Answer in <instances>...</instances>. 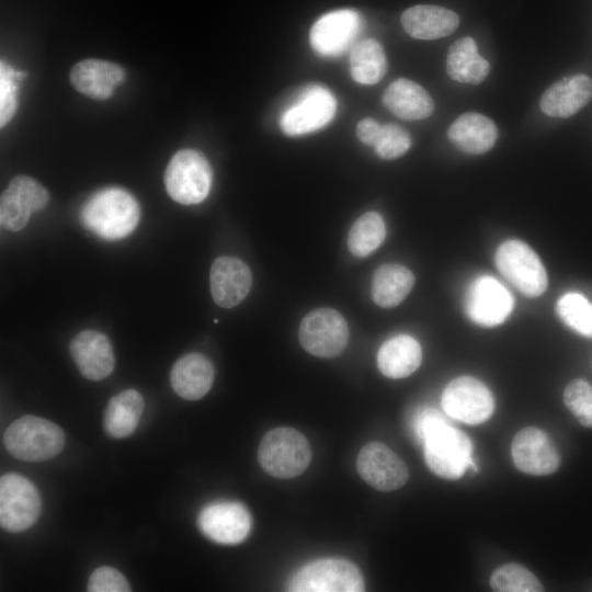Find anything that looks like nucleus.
Returning <instances> with one entry per match:
<instances>
[{
  "label": "nucleus",
  "mask_w": 592,
  "mask_h": 592,
  "mask_svg": "<svg viewBox=\"0 0 592 592\" xmlns=\"http://www.w3.org/2000/svg\"><path fill=\"white\" fill-rule=\"evenodd\" d=\"M139 217L138 202L121 187H105L93 193L81 209L82 225L105 240H118L130 235Z\"/></svg>",
  "instance_id": "1"
},
{
  "label": "nucleus",
  "mask_w": 592,
  "mask_h": 592,
  "mask_svg": "<svg viewBox=\"0 0 592 592\" xmlns=\"http://www.w3.org/2000/svg\"><path fill=\"white\" fill-rule=\"evenodd\" d=\"M3 444L18 459L42 462L58 455L65 445V433L54 422L23 415L13 421L4 431Z\"/></svg>",
  "instance_id": "2"
},
{
  "label": "nucleus",
  "mask_w": 592,
  "mask_h": 592,
  "mask_svg": "<svg viewBox=\"0 0 592 592\" xmlns=\"http://www.w3.org/2000/svg\"><path fill=\"white\" fill-rule=\"evenodd\" d=\"M429 469L448 480L459 479L468 468L477 470L473 460V443L462 431L446 421L436 425L422 441Z\"/></svg>",
  "instance_id": "3"
},
{
  "label": "nucleus",
  "mask_w": 592,
  "mask_h": 592,
  "mask_svg": "<svg viewBox=\"0 0 592 592\" xmlns=\"http://www.w3.org/2000/svg\"><path fill=\"white\" fill-rule=\"evenodd\" d=\"M258 459L269 475L281 478H294L308 467L311 449L307 439L293 428H276L262 439Z\"/></svg>",
  "instance_id": "4"
},
{
  "label": "nucleus",
  "mask_w": 592,
  "mask_h": 592,
  "mask_svg": "<svg viewBox=\"0 0 592 592\" xmlns=\"http://www.w3.org/2000/svg\"><path fill=\"white\" fill-rule=\"evenodd\" d=\"M213 171L204 155L182 149L173 155L164 171V185L175 202L193 205L203 202L210 190Z\"/></svg>",
  "instance_id": "5"
},
{
  "label": "nucleus",
  "mask_w": 592,
  "mask_h": 592,
  "mask_svg": "<svg viewBox=\"0 0 592 592\" xmlns=\"http://www.w3.org/2000/svg\"><path fill=\"white\" fill-rule=\"evenodd\" d=\"M496 265L501 275L525 296L537 297L547 288L548 277L540 259L521 240L501 243L496 253Z\"/></svg>",
  "instance_id": "6"
},
{
  "label": "nucleus",
  "mask_w": 592,
  "mask_h": 592,
  "mask_svg": "<svg viewBox=\"0 0 592 592\" xmlns=\"http://www.w3.org/2000/svg\"><path fill=\"white\" fill-rule=\"evenodd\" d=\"M294 592H360L364 581L358 568L344 559H322L299 569L288 583Z\"/></svg>",
  "instance_id": "7"
},
{
  "label": "nucleus",
  "mask_w": 592,
  "mask_h": 592,
  "mask_svg": "<svg viewBox=\"0 0 592 592\" xmlns=\"http://www.w3.org/2000/svg\"><path fill=\"white\" fill-rule=\"evenodd\" d=\"M335 111L334 95L322 86L309 84L284 110L280 126L288 136L306 135L330 123Z\"/></svg>",
  "instance_id": "8"
},
{
  "label": "nucleus",
  "mask_w": 592,
  "mask_h": 592,
  "mask_svg": "<svg viewBox=\"0 0 592 592\" xmlns=\"http://www.w3.org/2000/svg\"><path fill=\"white\" fill-rule=\"evenodd\" d=\"M41 496L26 477L5 474L0 478V524L8 532L30 528L41 513Z\"/></svg>",
  "instance_id": "9"
},
{
  "label": "nucleus",
  "mask_w": 592,
  "mask_h": 592,
  "mask_svg": "<svg viewBox=\"0 0 592 592\" xmlns=\"http://www.w3.org/2000/svg\"><path fill=\"white\" fill-rule=\"evenodd\" d=\"M298 339L308 353L318 357H334L348 345L349 326L339 311L317 308L303 318Z\"/></svg>",
  "instance_id": "10"
},
{
  "label": "nucleus",
  "mask_w": 592,
  "mask_h": 592,
  "mask_svg": "<svg viewBox=\"0 0 592 592\" xmlns=\"http://www.w3.org/2000/svg\"><path fill=\"white\" fill-rule=\"evenodd\" d=\"M442 407L453 419L467 424H480L492 415L494 400L483 383L471 376H460L444 388Z\"/></svg>",
  "instance_id": "11"
},
{
  "label": "nucleus",
  "mask_w": 592,
  "mask_h": 592,
  "mask_svg": "<svg viewBox=\"0 0 592 592\" xmlns=\"http://www.w3.org/2000/svg\"><path fill=\"white\" fill-rule=\"evenodd\" d=\"M197 525L210 540L223 545H236L248 537L252 517L240 502L216 501L201 510Z\"/></svg>",
  "instance_id": "12"
},
{
  "label": "nucleus",
  "mask_w": 592,
  "mask_h": 592,
  "mask_svg": "<svg viewBox=\"0 0 592 592\" xmlns=\"http://www.w3.org/2000/svg\"><path fill=\"white\" fill-rule=\"evenodd\" d=\"M46 189L29 175H16L1 194L0 223L9 231L23 229L33 213L46 207Z\"/></svg>",
  "instance_id": "13"
},
{
  "label": "nucleus",
  "mask_w": 592,
  "mask_h": 592,
  "mask_svg": "<svg viewBox=\"0 0 592 592\" xmlns=\"http://www.w3.org/2000/svg\"><path fill=\"white\" fill-rule=\"evenodd\" d=\"M510 292L494 277L482 275L469 285L465 297L468 317L480 327H496L505 321L513 309Z\"/></svg>",
  "instance_id": "14"
},
{
  "label": "nucleus",
  "mask_w": 592,
  "mask_h": 592,
  "mask_svg": "<svg viewBox=\"0 0 592 592\" xmlns=\"http://www.w3.org/2000/svg\"><path fill=\"white\" fill-rule=\"evenodd\" d=\"M362 27L360 13L351 9L328 12L311 26L309 39L316 53L337 57L352 48Z\"/></svg>",
  "instance_id": "15"
},
{
  "label": "nucleus",
  "mask_w": 592,
  "mask_h": 592,
  "mask_svg": "<svg viewBox=\"0 0 592 592\" xmlns=\"http://www.w3.org/2000/svg\"><path fill=\"white\" fill-rule=\"evenodd\" d=\"M356 467L362 479L380 491L397 490L409 477L405 462L379 442H371L360 451Z\"/></svg>",
  "instance_id": "16"
},
{
  "label": "nucleus",
  "mask_w": 592,
  "mask_h": 592,
  "mask_svg": "<svg viewBox=\"0 0 592 592\" xmlns=\"http://www.w3.org/2000/svg\"><path fill=\"white\" fill-rule=\"evenodd\" d=\"M511 453L515 467L527 475H550L560 465V456L553 442L543 430L534 426L516 433Z\"/></svg>",
  "instance_id": "17"
},
{
  "label": "nucleus",
  "mask_w": 592,
  "mask_h": 592,
  "mask_svg": "<svg viewBox=\"0 0 592 592\" xmlns=\"http://www.w3.org/2000/svg\"><path fill=\"white\" fill-rule=\"evenodd\" d=\"M209 285L215 304L232 308L250 292L252 274L242 260L229 255L219 257L212 264Z\"/></svg>",
  "instance_id": "18"
},
{
  "label": "nucleus",
  "mask_w": 592,
  "mask_h": 592,
  "mask_svg": "<svg viewBox=\"0 0 592 592\" xmlns=\"http://www.w3.org/2000/svg\"><path fill=\"white\" fill-rule=\"evenodd\" d=\"M69 351L78 369L88 379L101 380L113 372L114 352L109 338L102 332H79L72 338Z\"/></svg>",
  "instance_id": "19"
},
{
  "label": "nucleus",
  "mask_w": 592,
  "mask_h": 592,
  "mask_svg": "<svg viewBox=\"0 0 592 592\" xmlns=\"http://www.w3.org/2000/svg\"><path fill=\"white\" fill-rule=\"evenodd\" d=\"M592 99V79L584 73L565 77L551 84L542 95L544 114L566 118L584 107Z\"/></svg>",
  "instance_id": "20"
},
{
  "label": "nucleus",
  "mask_w": 592,
  "mask_h": 592,
  "mask_svg": "<svg viewBox=\"0 0 592 592\" xmlns=\"http://www.w3.org/2000/svg\"><path fill=\"white\" fill-rule=\"evenodd\" d=\"M124 77L125 72L117 64L94 58L77 62L69 75L77 91L99 101L109 99Z\"/></svg>",
  "instance_id": "21"
},
{
  "label": "nucleus",
  "mask_w": 592,
  "mask_h": 592,
  "mask_svg": "<svg viewBox=\"0 0 592 592\" xmlns=\"http://www.w3.org/2000/svg\"><path fill=\"white\" fill-rule=\"evenodd\" d=\"M212 362L203 354L192 352L180 357L172 366L170 382L181 398L197 400L204 397L214 382Z\"/></svg>",
  "instance_id": "22"
},
{
  "label": "nucleus",
  "mask_w": 592,
  "mask_h": 592,
  "mask_svg": "<svg viewBox=\"0 0 592 592\" xmlns=\"http://www.w3.org/2000/svg\"><path fill=\"white\" fill-rule=\"evenodd\" d=\"M405 31L418 39H437L452 34L459 24L456 12L433 4H418L403 11Z\"/></svg>",
  "instance_id": "23"
},
{
  "label": "nucleus",
  "mask_w": 592,
  "mask_h": 592,
  "mask_svg": "<svg viewBox=\"0 0 592 592\" xmlns=\"http://www.w3.org/2000/svg\"><path fill=\"white\" fill-rule=\"evenodd\" d=\"M447 136L459 150L469 155H481L496 144L498 128L491 118L480 113L467 112L451 124Z\"/></svg>",
  "instance_id": "24"
},
{
  "label": "nucleus",
  "mask_w": 592,
  "mask_h": 592,
  "mask_svg": "<svg viewBox=\"0 0 592 592\" xmlns=\"http://www.w3.org/2000/svg\"><path fill=\"white\" fill-rule=\"evenodd\" d=\"M383 103L396 116L407 121L426 118L434 111L431 95L420 84L406 78H399L388 86Z\"/></svg>",
  "instance_id": "25"
},
{
  "label": "nucleus",
  "mask_w": 592,
  "mask_h": 592,
  "mask_svg": "<svg viewBox=\"0 0 592 592\" xmlns=\"http://www.w3.org/2000/svg\"><path fill=\"white\" fill-rule=\"evenodd\" d=\"M420 343L409 334H398L385 341L377 353V366L389 378L411 375L421 364Z\"/></svg>",
  "instance_id": "26"
},
{
  "label": "nucleus",
  "mask_w": 592,
  "mask_h": 592,
  "mask_svg": "<svg viewBox=\"0 0 592 592\" xmlns=\"http://www.w3.org/2000/svg\"><path fill=\"white\" fill-rule=\"evenodd\" d=\"M446 71L451 79L462 82L481 83L490 71L488 60L478 54L476 42L466 36L455 41L446 56Z\"/></svg>",
  "instance_id": "27"
},
{
  "label": "nucleus",
  "mask_w": 592,
  "mask_h": 592,
  "mask_svg": "<svg viewBox=\"0 0 592 592\" xmlns=\"http://www.w3.org/2000/svg\"><path fill=\"white\" fill-rule=\"evenodd\" d=\"M414 281L413 273L407 266L398 263L383 264L373 275L372 299L383 308L396 307L411 292Z\"/></svg>",
  "instance_id": "28"
},
{
  "label": "nucleus",
  "mask_w": 592,
  "mask_h": 592,
  "mask_svg": "<svg viewBox=\"0 0 592 592\" xmlns=\"http://www.w3.org/2000/svg\"><path fill=\"white\" fill-rule=\"evenodd\" d=\"M144 407V399L135 389L113 396L104 411L103 425L106 433L115 439L129 436L139 423Z\"/></svg>",
  "instance_id": "29"
},
{
  "label": "nucleus",
  "mask_w": 592,
  "mask_h": 592,
  "mask_svg": "<svg viewBox=\"0 0 592 592\" xmlns=\"http://www.w3.org/2000/svg\"><path fill=\"white\" fill-rule=\"evenodd\" d=\"M350 70L361 84L379 82L387 71V58L382 45L373 38L356 42L351 48Z\"/></svg>",
  "instance_id": "30"
},
{
  "label": "nucleus",
  "mask_w": 592,
  "mask_h": 592,
  "mask_svg": "<svg viewBox=\"0 0 592 592\" xmlns=\"http://www.w3.org/2000/svg\"><path fill=\"white\" fill-rule=\"evenodd\" d=\"M386 226L380 214L367 212L352 225L348 236V248L356 258L373 253L385 240Z\"/></svg>",
  "instance_id": "31"
},
{
  "label": "nucleus",
  "mask_w": 592,
  "mask_h": 592,
  "mask_svg": "<svg viewBox=\"0 0 592 592\" xmlns=\"http://www.w3.org/2000/svg\"><path fill=\"white\" fill-rule=\"evenodd\" d=\"M490 587L497 592H540V581L519 563H505L493 571Z\"/></svg>",
  "instance_id": "32"
},
{
  "label": "nucleus",
  "mask_w": 592,
  "mask_h": 592,
  "mask_svg": "<svg viewBox=\"0 0 592 592\" xmlns=\"http://www.w3.org/2000/svg\"><path fill=\"white\" fill-rule=\"evenodd\" d=\"M559 318L576 332L592 339V304L579 293H568L557 301Z\"/></svg>",
  "instance_id": "33"
},
{
  "label": "nucleus",
  "mask_w": 592,
  "mask_h": 592,
  "mask_svg": "<svg viewBox=\"0 0 592 592\" xmlns=\"http://www.w3.org/2000/svg\"><path fill=\"white\" fill-rule=\"evenodd\" d=\"M563 402L580 424L592 429V386L587 380H571L565 388Z\"/></svg>",
  "instance_id": "34"
},
{
  "label": "nucleus",
  "mask_w": 592,
  "mask_h": 592,
  "mask_svg": "<svg viewBox=\"0 0 592 592\" xmlns=\"http://www.w3.org/2000/svg\"><path fill=\"white\" fill-rule=\"evenodd\" d=\"M24 73L12 68L5 60L0 64V126L3 127L18 107V83Z\"/></svg>",
  "instance_id": "35"
},
{
  "label": "nucleus",
  "mask_w": 592,
  "mask_h": 592,
  "mask_svg": "<svg viewBox=\"0 0 592 592\" xmlns=\"http://www.w3.org/2000/svg\"><path fill=\"white\" fill-rule=\"evenodd\" d=\"M411 146V139L406 129L392 123L382 125L378 139L374 146L376 153L387 160L405 155Z\"/></svg>",
  "instance_id": "36"
},
{
  "label": "nucleus",
  "mask_w": 592,
  "mask_h": 592,
  "mask_svg": "<svg viewBox=\"0 0 592 592\" xmlns=\"http://www.w3.org/2000/svg\"><path fill=\"white\" fill-rule=\"evenodd\" d=\"M90 592H128L130 591L126 578L116 569L102 566L96 568L88 582Z\"/></svg>",
  "instance_id": "37"
},
{
  "label": "nucleus",
  "mask_w": 592,
  "mask_h": 592,
  "mask_svg": "<svg viewBox=\"0 0 592 592\" xmlns=\"http://www.w3.org/2000/svg\"><path fill=\"white\" fill-rule=\"evenodd\" d=\"M446 421L443 414L434 408H424L415 414L412 420V430L420 442L431 432L436 425Z\"/></svg>",
  "instance_id": "38"
},
{
  "label": "nucleus",
  "mask_w": 592,
  "mask_h": 592,
  "mask_svg": "<svg viewBox=\"0 0 592 592\" xmlns=\"http://www.w3.org/2000/svg\"><path fill=\"white\" fill-rule=\"evenodd\" d=\"M382 125L373 118H364L356 126L357 138L365 145L375 146Z\"/></svg>",
  "instance_id": "39"
}]
</instances>
